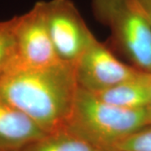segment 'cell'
<instances>
[{
	"mask_svg": "<svg viewBox=\"0 0 151 151\" xmlns=\"http://www.w3.org/2000/svg\"><path fill=\"white\" fill-rule=\"evenodd\" d=\"M79 86L75 65L60 61L42 68H16L0 80V99L46 134L65 129Z\"/></svg>",
	"mask_w": 151,
	"mask_h": 151,
	"instance_id": "cell-1",
	"label": "cell"
},
{
	"mask_svg": "<svg viewBox=\"0 0 151 151\" xmlns=\"http://www.w3.org/2000/svg\"><path fill=\"white\" fill-rule=\"evenodd\" d=\"M149 125L151 121L147 108H119L79 88L65 129L106 149Z\"/></svg>",
	"mask_w": 151,
	"mask_h": 151,
	"instance_id": "cell-2",
	"label": "cell"
},
{
	"mask_svg": "<svg viewBox=\"0 0 151 151\" xmlns=\"http://www.w3.org/2000/svg\"><path fill=\"white\" fill-rule=\"evenodd\" d=\"M94 17L132 66L151 74V24L137 0H92Z\"/></svg>",
	"mask_w": 151,
	"mask_h": 151,
	"instance_id": "cell-3",
	"label": "cell"
},
{
	"mask_svg": "<svg viewBox=\"0 0 151 151\" xmlns=\"http://www.w3.org/2000/svg\"><path fill=\"white\" fill-rule=\"evenodd\" d=\"M50 36L59 59L75 64L95 40L71 0L45 1Z\"/></svg>",
	"mask_w": 151,
	"mask_h": 151,
	"instance_id": "cell-4",
	"label": "cell"
},
{
	"mask_svg": "<svg viewBox=\"0 0 151 151\" xmlns=\"http://www.w3.org/2000/svg\"><path fill=\"white\" fill-rule=\"evenodd\" d=\"M16 68H42L60 61L50 36L45 1L15 16ZM13 69V70H14Z\"/></svg>",
	"mask_w": 151,
	"mask_h": 151,
	"instance_id": "cell-5",
	"label": "cell"
},
{
	"mask_svg": "<svg viewBox=\"0 0 151 151\" xmlns=\"http://www.w3.org/2000/svg\"><path fill=\"white\" fill-rule=\"evenodd\" d=\"M74 65L79 88L89 92L105 90L142 72L117 59L96 38Z\"/></svg>",
	"mask_w": 151,
	"mask_h": 151,
	"instance_id": "cell-6",
	"label": "cell"
},
{
	"mask_svg": "<svg viewBox=\"0 0 151 151\" xmlns=\"http://www.w3.org/2000/svg\"><path fill=\"white\" fill-rule=\"evenodd\" d=\"M46 133L32 119L0 99V151H19Z\"/></svg>",
	"mask_w": 151,
	"mask_h": 151,
	"instance_id": "cell-7",
	"label": "cell"
},
{
	"mask_svg": "<svg viewBox=\"0 0 151 151\" xmlns=\"http://www.w3.org/2000/svg\"><path fill=\"white\" fill-rule=\"evenodd\" d=\"M91 93L103 102L119 108H147L150 102V74L141 72L132 79Z\"/></svg>",
	"mask_w": 151,
	"mask_h": 151,
	"instance_id": "cell-8",
	"label": "cell"
},
{
	"mask_svg": "<svg viewBox=\"0 0 151 151\" xmlns=\"http://www.w3.org/2000/svg\"><path fill=\"white\" fill-rule=\"evenodd\" d=\"M101 150L69 130L62 129L46 134L41 139L19 151H101Z\"/></svg>",
	"mask_w": 151,
	"mask_h": 151,
	"instance_id": "cell-9",
	"label": "cell"
},
{
	"mask_svg": "<svg viewBox=\"0 0 151 151\" xmlns=\"http://www.w3.org/2000/svg\"><path fill=\"white\" fill-rule=\"evenodd\" d=\"M15 16L0 21V80L13 70L16 63Z\"/></svg>",
	"mask_w": 151,
	"mask_h": 151,
	"instance_id": "cell-10",
	"label": "cell"
},
{
	"mask_svg": "<svg viewBox=\"0 0 151 151\" xmlns=\"http://www.w3.org/2000/svg\"><path fill=\"white\" fill-rule=\"evenodd\" d=\"M110 148L122 151H151V125L139 130Z\"/></svg>",
	"mask_w": 151,
	"mask_h": 151,
	"instance_id": "cell-11",
	"label": "cell"
},
{
	"mask_svg": "<svg viewBox=\"0 0 151 151\" xmlns=\"http://www.w3.org/2000/svg\"><path fill=\"white\" fill-rule=\"evenodd\" d=\"M137 2L151 24V0H137Z\"/></svg>",
	"mask_w": 151,
	"mask_h": 151,
	"instance_id": "cell-12",
	"label": "cell"
},
{
	"mask_svg": "<svg viewBox=\"0 0 151 151\" xmlns=\"http://www.w3.org/2000/svg\"><path fill=\"white\" fill-rule=\"evenodd\" d=\"M147 109L150 114V118L151 121V74H150V102L147 106Z\"/></svg>",
	"mask_w": 151,
	"mask_h": 151,
	"instance_id": "cell-13",
	"label": "cell"
},
{
	"mask_svg": "<svg viewBox=\"0 0 151 151\" xmlns=\"http://www.w3.org/2000/svg\"><path fill=\"white\" fill-rule=\"evenodd\" d=\"M101 151H122V150H116V149H113V148H106V149H102Z\"/></svg>",
	"mask_w": 151,
	"mask_h": 151,
	"instance_id": "cell-14",
	"label": "cell"
}]
</instances>
